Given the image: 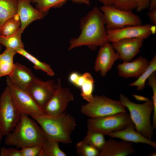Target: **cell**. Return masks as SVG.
Returning <instances> with one entry per match:
<instances>
[{"label": "cell", "mask_w": 156, "mask_h": 156, "mask_svg": "<svg viewBox=\"0 0 156 156\" xmlns=\"http://www.w3.org/2000/svg\"><path fill=\"white\" fill-rule=\"evenodd\" d=\"M80 25L81 33L77 38L71 40L68 50L83 46L94 50L109 42L103 14L97 6L82 17Z\"/></svg>", "instance_id": "1"}, {"label": "cell", "mask_w": 156, "mask_h": 156, "mask_svg": "<svg viewBox=\"0 0 156 156\" xmlns=\"http://www.w3.org/2000/svg\"><path fill=\"white\" fill-rule=\"evenodd\" d=\"M31 117L41 127L47 139L64 144L72 143L71 135L77 124L75 118L69 113L65 112L57 116L44 114Z\"/></svg>", "instance_id": "2"}, {"label": "cell", "mask_w": 156, "mask_h": 156, "mask_svg": "<svg viewBox=\"0 0 156 156\" xmlns=\"http://www.w3.org/2000/svg\"><path fill=\"white\" fill-rule=\"evenodd\" d=\"M5 136V144L21 148L36 144L42 145L47 139L38 123L25 114L21 115L14 130Z\"/></svg>", "instance_id": "3"}, {"label": "cell", "mask_w": 156, "mask_h": 156, "mask_svg": "<svg viewBox=\"0 0 156 156\" xmlns=\"http://www.w3.org/2000/svg\"><path fill=\"white\" fill-rule=\"evenodd\" d=\"M119 101L129 111L135 130L148 139L151 140L154 129L151 122V115L153 109L152 100L148 99L142 104L136 103L121 94Z\"/></svg>", "instance_id": "4"}, {"label": "cell", "mask_w": 156, "mask_h": 156, "mask_svg": "<svg viewBox=\"0 0 156 156\" xmlns=\"http://www.w3.org/2000/svg\"><path fill=\"white\" fill-rule=\"evenodd\" d=\"M100 9L103 14L107 31L118 29L128 26L142 24V21L140 17L132 11L121 10L112 5H103Z\"/></svg>", "instance_id": "5"}, {"label": "cell", "mask_w": 156, "mask_h": 156, "mask_svg": "<svg viewBox=\"0 0 156 156\" xmlns=\"http://www.w3.org/2000/svg\"><path fill=\"white\" fill-rule=\"evenodd\" d=\"M80 111L90 118L127 112L126 107L119 101L112 99L104 95L94 96L91 101L81 106Z\"/></svg>", "instance_id": "6"}, {"label": "cell", "mask_w": 156, "mask_h": 156, "mask_svg": "<svg viewBox=\"0 0 156 156\" xmlns=\"http://www.w3.org/2000/svg\"><path fill=\"white\" fill-rule=\"evenodd\" d=\"M131 122L127 112L107 116L91 118L87 121L88 129L96 131L104 135L122 130Z\"/></svg>", "instance_id": "7"}, {"label": "cell", "mask_w": 156, "mask_h": 156, "mask_svg": "<svg viewBox=\"0 0 156 156\" xmlns=\"http://www.w3.org/2000/svg\"><path fill=\"white\" fill-rule=\"evenodd\" d=\"M6 81L13 103L21 115L32 117L44 114L42 109L36 103L27 91L21 90L14 85L7 76Z\"/></svg>", "instance_id": "8"}, {"label": "cell", "mask_w": 156, "mask_h": 156, "mask_svg": "<svg viewBox=\"0 0 156 156\" xmlns=\"http://www.w3.org/2000/svg\"><path fill=\"white\" fill-rule=\"evenodd\" d=\"M21 116L13 103L7 86L0 96V127L4 136L14 130Z\"/></svg>", "instance_id": "9"}, {"label": "cell", "mask_w": 156, "mask_h": 156, "mask_svg": "<svg viewBox=\"0 0 156 156\" xmlns=\"http://www.w3.org/2000/svg\"><path fill=\"white\" fill-rule=\"evenodd\" d=\"M57 88L49 101L43 108L45 114L57 116L65 112L69 103L74 99L73 94L68 88H64L61 80H57Z\"/></svg>", "instance_id": "10"}, {"label": "cell", "mask_w": 156, "mask_h": 156, "mask_svg": "<svg viewBox=\"0 0 156 156\" xmlns=\"http://www.w3.org/2000/svg\"><path fill=\"white\" fill-rule=\"evenodd\" d=\"M57 88V83L54 80L43 81L35 77L27 91L36 103L43 109Z\"/></svg>", "instance_id": "11"}, {"label": "cell", "mask_w": 156, "mask_h": 156, "mask_svg": "<svg viewBox=\"0 0 156 156\" xmlns=\"http://www.w3.org/2000/svg\"><path fill=\"white\" fill-rule=\"evenodd\" d=\"M151 25H131L114 30L107 31L108 42H114L121 40L133 38L145 39L151 34Z\"/></svg>", "instance_id": "12"}, {"label": "cell", "mask_w": 156, "mask_h": 156, "mask_svg": "<svg viewBox=\"0 0 156 156\" xmlns=\"http://www.w3.org/2000/svg\"><path fill=\"white\" fill-rule=\"evenodd\" d=\"M100 47L95 62L94 70L96 72H100L101 75L104 77L112 69L115 62L119 59V57L110 42Z\"/></svg>", "instance_id": "13"}, {"label": "cell", "mask_w": 156, "mask_h": 156, "mask_svg": "<svg viewBox=\"0 0 156 156\" xmlns=\"http://www.w3.org/2000/svg\"><path fill=\"white\" fill-rule=\"evenodd\" d=\"M144 40L140 38L125 39L112 42V44L119 59L129 62L140 52Z\"/></svg>", "instance_id": "14"}, {"label": "cell", "mask_w": 156, "mask_h": 156, "mask_svg": "<svg viewBox=\"0 0 156 156\" xmlns=\"http://www.w3.org/2000/svg\"><path fill=\"white\" fill-rule=\"evenodd\" d=\"M30 0H18L17 14L21 22V28L23 32L33 22L43 18L46 14L34 8Z\"/></svg>", "instance_id": "15"}, {"label": "cell", "mask_w": 156, "mask_h": 156, "mask_svg": "<svg viewBox=\"0 0 156 156\" xmlns=\"http://www.w3.org/2000/svg\"><path fill=\"white\" fill-rule=\"evenodd\" d=\"M149 63L146 59L141 56L132 62H123L118 65V74L125 78H138L146 69Z\"/></svg>", "instance_id": "16"}, {"label": "cell", "mask_w": 156, "mask_h": 156, "mask_svg": "<svg viewBox=\"0 0 156 156\" xmlns=\"http://www.w3.org/2000/svg\"><path fill=\"white\" fill-rule=\"evenodd\" d=\"M135 152L131 142L123 140L118 141L112 139L106 141L98 156H127Z\"/></svg>", "instance_id": "17"}, {"label": "cell", "mask_w": 156, "mask_h": 156, "mask_svg": "<svg viewBox=\"0 0 156 156\" xmlns=\"http://www.w3.org/2000/svg\"><path fill=\"white\" fill-rule=\"evenodd\" d=\"M15 65L12 74L7 76L11 83L18 88L27 90L35 77L30 69L25 65L18 62Z\"/></svg>", "instance_id": "18"}, {"label": "cell", "mask_w": 156, "mask_h": 156, "mask_svg": "<svg viewBox=\"0 0 156 156\" xmlns=\"http://www.w3.org/2000/svg\"><path fill=\"white\" fill-rule=\"evenodd\" d=\"M108 135L112 138H118L131 142L145 144L156 148V142L148 139L136 131L132 122L124 129L111 133Z\"/></svg>", "instance_id": "19"}, {"label": "cell", "mask_w": 156, "mask_h": 156, "mask_svg": "<svg viewBox=\"0 0 156 156\" xmlns=\"http://www.w3.org/2000/svg\"><path fill=\"white\" fill-rule=\"evenodd\" d=\"M94 83V80L92 75L89 73L86 72L79 75L74 85L81 88V96L89 102L91 101L94 97L92 93Z\"/></svg>", "instance_id": "20"}, {"label": "cell", "mask_w": 156, "mask_h": 156, "mask_svg": "<svg viewBox=\"0 0 156 156\" xmlns=\"http://www.w3.org/2000/svg\"><path fill=\"white\" fill-rule=\"evenodd\" d=\"M68 0L88 6L90 4V0H30L31 2L35 4L36 9L45 14L51 8H60Z\"/></svg>", "instance_id": "21"}, {"label": "cell", "mask_w": 156, "mask_h": 156, "mask_svg": "<svg viewBox=\"0 0 156 156\" xmlns=\"http://www.w3.org/2000/svg\"><path fill=\"white\" fill-rule=\"evenodd\" d=\"M16 51L6 48L0 54V79L3 76H10L15 67L13 59Z\"/></svg>", "instance_id": "22"}, {"label": "cell", "mask_w": 156, "mask_h": 156, "mask_svg": "<svg viewBox=\"0 0 156 156\" xmlns=\"http://www.w3.org/2000/svg\"><path fill=\"white\" fill-rule=\"evenodd\" d=\"M18 0H0V28L8 19L17 14Z\"/></svg>", "instance_id": "23"}, {"label": "cell", "mask_w": 156, "mask_h": 156, "mask_svg": "<svg viewBox=\"0 0 156 156\" xmlns=\"http://www.w3.org/2000/svg\"><path fill=\"white\" fill-rule=\"evenodd\" d=\"M23 33L20 28L11 35L7 36H0V44L7 49L15 51L19 49H24V44L21 39Z\"/></svg>", "instance_id": "24"}, {"label": "cell", "mask_w": 156, "mask_h": 156, "mask_svg": "<svg viewBox=\"0 0 156 156\" xmlns=\"http://www.w3.org/2000/svg\"><path fill=\"white\" fill-rule=\"evenodd\" d=\"M16 51L17 53L23 56L32 62L34 65V67L35 70H42L49 76H54L55 73L49 64L40 61L24 49H18Z\"/></svg>", "instance_id": "25"}, {"label": "cell", "mask_w": 156, "mask_h": 156, "mask_svg": "<svg viewBox=\"0 0 156 156\" xmlns=\"http://www.w3.org/2000/svg\"><path fill=\"white\" fill-rule=\"evenodd\" d=\"M156 70V55L152 59L145 70L135 81L129 84L131 86L137 87V90H143L145 87L146 81L150 76Z\"/></svg>", "instance_id": "26"}, {"label": "cell", "mask_w": 156, "mask_h": 156, "mask_svg": "<svg viewBox=\"0 0 156 156\" xmlns=\"http://www.w3.org/2000/svg\"><path fill=\"white\" fill-rule=\"evenodd\" d=\"M19 15L17 14L6 20L0 28V36H7L16 32L21 27Z\"/></svg>", "instance_id": "27"}, {"label": "cell", "mask_w": 156, "mask_h": 156, "mask_svg": "<svg viewBox=\"0 0 156 156\" xmlns=\"http://www.w3.org/2000/svg\"><path fill=\"white\" fill-rule=\"evenodd\" d=\"M104 135L101 132L91 129H88L83 140L86 143L101 151L105 144Z\"/></svg>", "instance_id": "28"}, {"label": "cell", "mask_w": 156, "mask_h": 156, "mask_svg": "<svg viewBox=\"0 0 156 156\" xmlns=\"http://www.w3.org/2000/svg\"><path fill=\"white\" fill-rule=\"evenodd\" d=\"M59 142L47 139L42 145V156H66V154L60 148Z\"/></svg>", "instance_id": "29"}, {"label": "cell", "mask_w": 156, "mask_h": 156, "mask_svg": "<svg viewBox=\"0 0 156 156\" xmlns=\"http://www.w3.org/2000/svg\"><path fill=\"white\" fill-rule=\"evenodd\" d=\"M78 154L83 156H98L99 151L83 140L77 143L76 145Z\"/></svg>", "instance_id": "30"}, {"label": "cell", "mask_w": 156, "mask_h": 156, "mask_svg": "<svg viewBox=\"0 0 156 156\" xmlns=\"http://www.w3.org/2000/svg\"><path fill=\"white\" fill-rule=\"evenodd\" d=\"M115 8L126 11L136 9V0H114L112 5Z\"/></svg>", "instance_id": "31"}, {"label": "cell", "mask_w": 156, "mask_h": 156, "mask_svg": "<svg viewBox=\"0 0 156 156\" xmlns=\"http://www.w3.org/2000/svg\"><path fill=\"white\" fill-rule=\"evenodd\" d=\"M42 145L36 144L23 147L20 150L21 156H42Z\"/></svg>", "instance_id": "32"}, {"label": "cell", "mask_w": 156, "mask_h": 156, "mask_svg": "<svg viewBox=\"0 0 156 156\" xmlns=\"http://www.w3.org/2000/svg\"><path fill=\"white\" fill-rule=\"evenodd\" d=\"M0 156H21L20 150L13 148L2 147L0 148Z\"/></svg>", "instance_id": "33"}, {"label": "cell", "mask_w": 156, "mask_h": 156, "mask_svg": "<svg viewBox=\"0 0 156 156\" xmlns=\"http://www.w3.org/2000/svg\"><path fill=\"white\" fill-rule=\"evenodd\" d=\"M148 85L151 87L153 92L152 100L156 101V77L155 72L153 73L149 77Z\"/></svg>", "instance_id": "34"}, {"label": "cell", "mask_w": 156, "mask_h": 156, "mask_svg": "<svg viewBox=\"0 0 156 156\" xmlns=\"http://www.w3.org/2000/svg\"><path fill=\"white\" fill-rule=\"evenodd\" d=\"M149 1V0H136L137 11L140 12L148 8Z\"/></svg>", "instance_id": "35"}, {"label": "cell", "mask_w": 156, "mask_h": 156, "mask_svg": "<svg viewBox=\"0 0 156 156\" xmlns=\"http://www.w3.org/2000/svg\"><path fill=\"white\" fill-rule=\"evenodd\" d=\"M147 15L152 25H156V9L149 10Z\"/></svg>", "instance_id": "36"}, {"label": "cell", "mask_w": 156, "mask_h": 156, "mask_svg": "<svg viewBox=\"0 0 156 156\" xmlns=\"http://www.w3.org/2000/svg\"><path fill=\"white\" fill-rule=\"evenodd\" d=\"M80 74L77 72H73L69 75L68 77L69 81L73 85L77 80Z\"/></svg>", "instance_id": "37"}, {"label": "cell", "mask_w": 156, "mask_h": 156, "mask_svg": "<svg viewBox=\"0 0 156 156\" xmlns=\"http://www.w3.org/2000/svg\"><path fill=\"white\" fill-rule=\"evenodd\" d=\"M148 8L149 10L156 9V0H149Z\"/></svg>", "instance_id": "38"}, {"label": "cell", "mask_w": 156, "mask_h": 156, "mask_svg": "<svg viewBox=\"0 0 156 156\" xmlns=\"http://www.w3.org/2000/svg\"><path fill=\"white\" fill-rule=\"evenodd\" d=\"M104 5H112L114 0H98Z\"/></svg>", "instance_id": "39"}, {"label": "cell", "mask_w": 156, "mask_h": 156, "mask_svg": "<svg viewBox=\"0 0 156 156\" xmlns=\"http://www.w3.org/2000/svg\"><path fill=\"white\" fill-rule=\"evenodd\" d=\"M133 95L136 99L139 101H144L145 102L148 99V98L143 96L135 94H133Z\"/></svg>", "instance_id": "40"}, {"label": "cell", "mask_w": 156, "mask_h": 156, "mask_svg": "<svg viewBox=\"0 0 156 156\" xmlns=\"http://www.w3.org/2000/svg\"><path fill=\"white\" fill-rule=\"evenodd\" d=\"M150 29L151 34H155L156 31V25H151Z\"/></svg>", "instance_id": "41"}, {"label": "cell", "mask_w": 156, "mask_h": 156, "mask_svg": "<svg viewBox=\"0 0 156 156\" xmlns=\"http://www.w3.org/2000/svg\"><path fill=\"white\" fill-rule=\"evenodd\" d=\"M4 136V135L0 127V143L1 142Z\"/></svg>", "instance_id": "42"}, {"label": "cell", "mask_w": 156, "mask_h": 156, "mask_svg": "<svg viewBox=\"0 0 156 156\" xmlns=\"http://www.w3.org/2000/svg\"><path fill=\"white\" fill-rule=\"evenodd\" d=\"M156 152H154L151 153L148 156H156Z\"/></svg>", "instance_id": "43"}, {"label": "cell", "mask_w": 156, "mask_h": 156, "mask_svg": "<svg viewBox=\"0 0 156 156\" xmlns=\"http://www.w3.org/2000/svg\"><path fill=\"white\" fill-rule=\"evenodd\" d=\"M1 46H0V51L1 50Z\"/></svg>", "instance_id": "44"}]
</instances>
